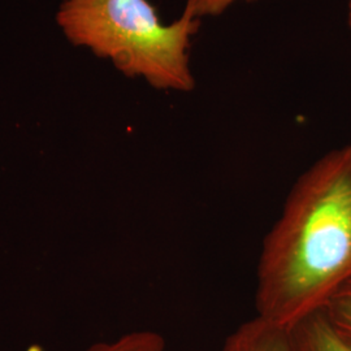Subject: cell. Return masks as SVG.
<instances>
[{"mask_svg":"<svg viewBox=\"0 0 351 351\" xmlns=\"http://www.w3.org/2000/svg\"><path fill=\"white\" fill-rule=\"evenodd\" d=\"M348 21L351 27V0H349V11H348Z\"/></svg>","mask_w":351,"mask_h":351,"instance_id":"ba28073f","label":"cell"},{"mask_svg":"<svg viewBox=\"0 0 351 351\" xmlns=\"http://www.w3.org/2000/svg\"><path fill=\"white\" fill-rule=\"evenodd\" d=\"M241 0H186L185 10H188L194 17L202 20L208 16H220ZM251 1V0H246Z\"/></svg>","mask_w":351,"mask_h":351,"instance_id":"52a82bcc","label":"cell"},{"mask_svg":"<svg viewBox=\"0 0 351 351\" xmlns=\"http://www.w3.org/2000/svg\"><path fill=\"white\" fill-rule=\"evenodd\" d=\"M297 351H351V345L330 324L324 311H317L290 328Z\"/></svg>","mask_w":351,"mask_h":351,"instance_id":"277c9868","label":"cell"},{"mask_svg":"<svg viewBox=\"0 0 351 351\" xmlns=\"http://www.w3.org/2000/svg\"><path fill=\"white\" fill-rule=\"evenodd\" d=\"M162 335L152 330H138L123 335L114 341L97 342L86 351H165Z\"/></svg>","mask_w":351,"mask_h":351,"instance_id":"5b68a950","label":"cell"},{"mask_svg":"<svg viewBox=\"0 0 351 351\" xmlns=\"http://www.w3.org/2000/svg\"><path fill=\"white\" fill-rule=\"evenodd\" d=\"M323 311L339 336L351 345V284L339 290Z\"/></svg>","mask_w":351,"mask_h":351,"instance_id":"8992f818","label":"cell"},{"mask_svg":"<svg viewBox=\"0 0 351 351\" xmlns=\"http://www.w3.org/2000/svg\"><path fill=\"white\" fill-rule=\"evenodd\" d=\"M220 351H297L290 328L277 326L259 316L237 326Z\"/></svg>","mask_w":351,"mask_h":351,"instance_id":"3957f363","label":"cell"},{"mask_svg":"<svg viewBox=\"0 0 351 351\" xmlns=\"http://www.w3.org/2000/svg\"><path fill=\"white\" fill-rule=\"evenodd\" d=\"M351 284V145L320 156L290 189L256 268V316L291 328Z\"/></svg>","mask_w":351,"mask_h":351,"instance_id":"6da1fadb","label":"cell"},{"mask_svg":"<svg viewBox=\"0 0 351 351\" xmlns=\"http://www.w3.org/2000/svg\"><path fill=\"white\" fill-rule=\"evenodd\" d=\"M201 21L184 8L165 25L149 0H63L56 13L71 45L110 60L126 77L177 93L195 88L190 46Z\"/></svg>","mask_w":351,"mask_h":351,"instance_id":"7a4b0ae2","label":"cell"}]
</instances>
